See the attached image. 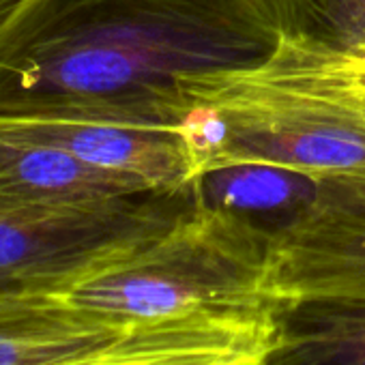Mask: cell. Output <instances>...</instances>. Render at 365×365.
Listing matches in <instances>:
<instances>
[{
  "instance_id": "cell-1",
  "label": "cell",
  "mask_w": 365,
  "mask_h": 365,
  "mask_svg": "<svg viewBox=\"0 0 365 365\" xmlns=\"http://www.w3.org/2000/svg\"><path fill=\"white\" fill-rule=\"evenodd\" d=\"M277 46L269 0H16L0 16V120L182 129L190 82Z\"/></svg>"
},
{
  "instance_id": "cell-2",
  "label": "cell",
  "mask_w": 365,
  "mask_h": 365,
  "mask_svg": "<svg viewBox=\"0 0 365 365\" xmlns=\"http://www.w3.org/2000/svg\"><path fill=\"white\" fill-rule=\"evenodd\" d=\"M273 228L202 200L159 237L56 290L67 303L120 324L209 316H264Z\"/></svg>"
},
{
  "instance_id": "cell-3",
  "label": "cell",
  "mask_w": 365,
  "mask_h": 365,
  "mask_svg": "<svg viewBox=\"0 0 365 365\" xmlns=\"http://www.w3.org/2000/svg\"><path fill=\"white\" fill-rule=\"evenodd\" d=\"M194 103L182 127L198 176L228 168H271L307 180L365 174V108L303 95L247 69L187 84Z\"/></svg>"
},
{
  "instance_id": "cell-4",
  "label": "cell",
  "mask_w": 365,
  "mask_h": 365,
  "mask_svg": "<svg viewBox=\"0 0 365 365\" xmlns=\"http://www.w3.org/2000/svg\"><path fill=\"white\" fill-rule=\"evenodd\" d=\"M205 200L200 178L103 202H0V288L61 290L159 237Z\"/></svg>"
},
{
  "instance_id": "cell-5",
  "label": "cell",
  "mask_w": 365,
  "mask_h": 365,
  "mask_svg": "<svg viewBox=\"0 0 365 365\" xmlns=\"http://www.w3.org/2000/svg\"><path fill=\"white\" fill-rule=\"evenodd\" d=\"M269 292L282 303L365 299V174L312 182L273 228Z\"/></svg>"
},
{
  "instance_id": "cell-6",
  "label": "cell",
  "mask_w": 365,
  "mask_h": 365,
  "mask_svg": "<svg viewBox=\"0 0 365 365\" xmlns=\"http://www.w3.org/2000/svg\"><path fill=\"white\" fill-rule=\"evenodd\" d=\"M0 135L63 148L93 165L135 176L148 187H182L200 178L185 129L80 120H0Z\"/></svg>"
},
{
  "instance_id": "cell-7",
  "label": "cell",
  "mask_w": 365,
  "mask_h": 365,
  "mask_svg": "<svg viewBox=\"0 0 365 365\" xmlns=\"http://www.w3.org/2000/svg\"><path fill=\"white\" fill-rule=\"evenodd\" d=\"M277 312L133 324L110 346L63 365H258L279 341Z\"/></svg>"
},
{
  "instance_id": "cell-8",
  "label": "cell",
  "mask_w": 365,
  "mask_h": 365,
  "mask_svg": "<svg viewBox=\"0 0 365 365\" xmlns=\"http://www.w3.org/2000/svg\"><path fill=\"white\" fill-rule=\"evenodd\" d=\"M131 327L78 309L52 290L0 288V365H63Z\"/></svg>"
},
{
  "instance_id": "cell-9",
  "label": "cell",
  "mask_w": 365,
  "mask_h": 365,
  "mask_svg": "<svg viewBox=\"0 0 365 365\" xmlns=\"http://www.w3.org/2000/svg\"><path fill=\"white\" fill-rule=\"evenodd\" d=\"M279 341L260 365H365V299L282 303Z\"/></svg>"
},
{
  "instance_id": "cell-10",
  "label": "cell",
  "mask_w": 365,
  "mask_h": 365,
  "mask_svg": "<svg viewBox=\"0 0 365 365\" xmlns=\"http://www.w3.org/2000/svg\"><path fill=\"white\" fill-rule=\"evenodd\" d=\"M247 71L279 88L365 108V54H320L279 41L262 65Z\"/></svg>"
},
{
  "instance_id": "cell-11",
  "label": "cell",
  "mask_w": 365,
  "mask_h": 365,
  "mask_svg": "<svg viewBox=\"0 0 365 365\" xmlns=\"http://www.w3.org/2000/svg\"><path fill=\"white\" fill-rule=\"evenodd\" d=\"M279 41L320 54H365V0H269Z\"/></svg>"
},
{
  "instance_id": "cell-12",
  "label": "cell",
  "mask_w": 365,
  "mask_h": 365,
  "mask_svg": "<svg viewBox=\"0 0 365 365\" xmlns=\"http://www.w3.org/2000/svg\"><path fill=\"white\" fill-rule=\"evenodd\" d=\"M14 3H16V0H0V16H3V14H5Z\"/></svg>"
},
{
  "instance_id": "cell-13",
  "label": "cell",
  "mask_w": 365,
  "mask_h": 365,
  "mask_svg": "<svg viewBox=\"0 0 365 365\" xmlns=\"http://www.w3.org/2000/svg\"><path fill=\"white\" fill-rule=\"evenodd\" d=\"M258 365H260V363H258Z\"/></svg>"
}]
</instances>
